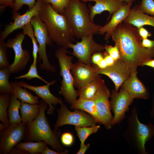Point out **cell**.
<instances>
[{
  "mask_svg": "<svg viewBox=\"0 0 154 154\" xmlns=\"http://www.w3.org/2000/svg\"><path fill=\"white\" fill-rule=\"evenodd\" d=\"M28 152L20 150L17 148L16 149H12L11 151L10 154H27Z\"/></svg>",
  "mask_w": 154,
  "mask_h": 154,
  "instance_id": "obj_47",
  "label": "cell"
},
{
  "mask_svg": "<svg viewBox=\"0 0 154 154\" xmlns=\"http://www.w3.org/2000/svg\"><path fill=\"white\" fill-rule=\"evenodd\" d=\"M150 115L151 117H153L154 115V95L152 103V108L150 111Z\"/></svg>",
  "mask_w": 154,
  "mask_h": 154,
  "instance_id": "obj_49",
  "label": "cell"
},
{
  "mask_svg": "<svg viewBox=\"0 0 154 154\" xmlns=\"http://www.w3.org/2000/svg\"><path fill=\"white\" fill-rule=\"evenodd\" d=\"M11 73L9 67L0 70V92L1 94H13V90L9 78Z\"/></svg>",
  "mask_w": 154,
  "mask_h": 154,
  "instance_id": "obj_29",
  "label": "cell"
},
{
  "mask_svg": "<svg viewBox=\"0 0 154 154\" xmlns=\"http://www.w3.org/2000/svg\"><path fill=\"white\" fill-rule=\"evenodd\" d=\"M14 0H0V9L1 11H3L7 7L12 9L14 5Z\"/></svg>",
  "mask_w": 154,
  "mask_h": 154,
  "instance_id": "obj_39",
  "label": "cell"
},
{
  "mask_svg": "<svg viewBox=\"0 0 154 154\" xmlns=\"http://www.w3.org/2000/svg\"><path fill=\"white\" fill-rule=\"evenodd\" d=\"M11 95L1 94L0 95V121L6 128L9 126L7 110L9 105Z\"/></svg>",
  "mask_w": 154,
  "mask_h": 154,
  "instance_id": "obj_28",
  "label": "cell"
},
{
  "mask_svg": "<svg viewBox=\"0 0 154 154\" xmlns=\"http://www.w3.org/2000/svg\"><path fill=\"white\" fill-rule=\"evenodd\" d=\"M36 0H14L12 13L18 12L24 5L28 6L29 10L32 8L35 5Z\"/></svg>",
  "mask_w": 154,
  "mask_h": 154,
  "instance_id": "obj_36",
  "label": "cell"
},
{
  "mask_svg": "<svg viewBox=\"0 0 154 154\" xmlns=\"http://www.w3.org/2000/svg\"><path fill=\"white\" fill-rule=\"evenodd\" d=\"M69 53L66 49L60 47L56 51L55 56L60 68L59 74L62 78L59 92L71 105L77 99L78 94V91L74 89V78L71 72L73 56L68 55L67 53Z\"/></svg>",
  "mask_w": 154,
  "mask_h": 154,
  "instance_id": "obj_6",
  "label": "cell"
},
{
  "mask_svg": "<svg viewBox=\"0 0 154 154\" xmlns=\"http://www.w3.org/2000/svg\"><path fill=\"white\" fill-rule=\"evenodd\" d=\"M104 58L103 53L101 52L94 54L92 57V62L93 64L97 65Z\"/></svg>",
  "mask_w": 154,
  "mask_h": 154,
  "instance_id": "obj_40",
  "label": "cell"
},
{
  "mask_svg": "<svg viewBox=\"0 0 154 154\" xmlns=\"http://www.w3.org/2000/svg\"><path fill=\"white\" fill-rule=\"evenodd\" d=\"M137 70L133 71L130 77L121 86L133 99H147L149 98L148 91L138 78Z\"/></svg>",
  "mask_w": 154,
  "mask_h": 154,
  "instance_id": "obj_20",
  "label": "cell"
},
{
  "mask_svg": "<svg viewBox=\"0 0 154 154\" xmlns=\"http://www.w3.org/2000/svg\"><path fill=\"white\" fill-rule=\"evenodd\" d=\"M123 22L131 24L137 28L144 25L151 26L154 28V17L143 13L137 5L131 9L129 15Z\"/></svg>",
  "mask_w": 154,
  "mask_h": 154,
  "instance_id": "obj_21",
  "label": "cell"
},
{
  "mask_svg": "<svg viewBox=\"0 0 154 154\" xmlns=\"http://www.w3.org/2000/svg\"><path fill=\"white\" fill-rule=\"evenodd\" d=\"M74 137L73 135L69 132H65L61 136L60 141L63 145L66 146H70L73 143Z\"/></svg>",
  "mask_w": 154,
  "mask_h": 154,
  "instance_id": "obj_38",
  "label": "cell"
},
{
  "mask_svg": "<svg viewBox=\"0 0 154 154\" xmlns=\"http://www.w3.org/2000/svg\"><path fill=\"white\" fill-rule=\"evenodd\" d=\"M110 97L111 110L114 114L112 122L113 126L120 123L125 118L126 112H129V106L134 99L121 88L119 92L113 90Z\"/></svg>",
  "mask_w": 154,
  "mask_h": 154,
  "instance_id": "obj_10",
  "label": "cell"
},
{
  "mask_svg": "<svg viewBox=\"0 0 154 154\" xmlns=\"http://www.w3.org/2000/svg\"><path fill=\"white\" fill-rule=\"evenodd\" d=\"M47 144L44 141L36 142H20L16 146V148L31 154L41 153Z\"/></svg>",
  "mask_w": 154,
  "mask_h": 154,
  "instance_id": "obj_27",
  "label": "cell"
},
{
  "mask_svg": "<svg viewBox=\"0 0 154 154\" xmlns=\"http://www.w3.org/2000/svg\"><path fill=\"white\" fill-rule=\"evenodd\" d=\"M71 72L74 78V86L78 88L101 76L96 72L93 64H86L79 60L73 63Z\"/></svg>",
  "mask_w": 154,
  "mask_h": 154,
  "instance_id": "obj_16",
  "label": "cell"
},
{
  "mask_svg": "<svg viewBox=\"0 0 154 154\" xmlns=\"http://www.w3.org/2000/svg\"><path fill=\"white\" fill-rule=\"evenodd\" d=\"M60 108L56 111L58 118L54 126V130L65 125H72L80 127L90 126L97 123L93 117L85 111L75 109L73 111H70L61 99Z\"/></svg>",
  "mask_w": 154,
  "mask_h": 154,
  "instance_id": "obj_8",
  "label": "cell"
},
{
  "mask_svg": "<svg viewBox=\"0 0 154 154\" xmlns=\"http://www.w3.org/2000/svg\"><path fill=\"white\" fill-rule=\"evenodd\" d=\"M39 15L46 25L51 40L60 47L69 48L75 41L65 17L56 12L50 4L43 3Z\"/></svg>",
  "mask_w": 154,
  "mask_h": 154,
  "instance_id": "obj_3",
  "label": "cell"
},
{
  "mask_svg": "<svg viewBox=\"0 0 154 154\" xmlns=\"http://www.w3.org/2000/svg\"><path fill=\"white\" fill-rule=\"evenodd\" d=\"M142 44L143 47L146 48H154V40H152L147 38L142 39Z\"/></svg>",
  "mask_w": 154,
  "mask_h": 154,
  "instance_id": "obj_42",
  "label": "cell"
},
{
  "mask_svg": "<svg viewBox=\"0 0 154 154\" xmlns=\"http://www.w3.org/2000/svg\"><path fill=\"white\" fill-rule=\"evenodd\" d=\"M41 153L42 154H63L62 153L50 149L47 145L46 146Z\"/></svg>",
  "mask_w": 154,
  "mask_h": 154,
  "instance_id": "obj_45",
  "label": "cell"
},
{
  "mask_svg": "<svg viewBox=\"0 0 154 154\" xmlns=\"http://www.w3.org/2000/svg\"><path fill=\"white\" fill-rule=\"evenodd\" d=\"M138 29L139 34L142 39L147 38L151 36V33L143 27Z\"/></svg>",
  "mask_w": 154,
  "mask_h": 154,
  "instance_id": "obj_41",
  "label": "cell"
},
{
  "mask_svg": "<svg viewBox=\"0 0 154 154\" xmlns=\"http://www.w3.org/2000/svg\"><path fill=\"white\" fill-rule=\"evenodd\" d=\"M110 95L109 89L104 84L100 88L92 99L95 103L102 124L108 129H111L112 126V122L114 117L111 112L109 100Z\"/></svg>",
  "mask_w": 154,
  "mask_h": 154,
  "instance_id": "obj_14",
  "label": "cell"
},
{
  "mask_svg": "<svg viewBox=\"0 0 154 154\" xmlns=\"http://www.w3.org/2000/svg\"><path fill=\"white\" fill-rule=\"evenodd\" d=\"M100 128L99 125H95L86 127L75 126V129L80 144H84L87 138L91 134L96 133Z\"/></svg>",
  "mask_w": 154,
  "mask_h": 154,
  "instance_id": "obj_31",
  "label": "cell"
},
{
  "mask_svg": "<svg viewBox=\"0 0 154 154\" xmlns=\"http://www.w3.org/2000/svg\"><path fill=\"white\" fill-rule=\"evenodd\" d=\"M23 78H26L28 80H30L34 78H37L41 80L46 84H48L49 83L45 80L38 74L37 70V64H35L33 62L31 65L29 70L27 73L15 78V79H16Z\"/></svg>",
  "mask_w": 154,
  "mask_h": 154,
  "instance_id": "obj_32",
  "label": "cell"
},
{
  "mask_svg": "<svg viewBox=\"0 0 154 154\" xmlns=\"http://www.w3.org/2000/svg\"><path fill=\"white\" fill-rule=\"evenodd\" d=\"M122 1H124L125 3H127V2L130 1L131 0H121Z\"/></svg>",
  "mask_w": 154,
  "mask_h": 154,
  "instance_id": "obj_50",
  "label": "cell"
},
{
  "mask_svg": "<svg viewBox=\"0 0 154 154\" xmlns=\"http://www.w3.org/2000/svg\"><path fill=\"white\" fill-rule=\"evenodd\" d=\"M93 64L97 74L106 75L110 78L114 83L115 90L117 91L133 71L120 59L115 61L112 65L105 68H100L97 65Z\"/></svg>",
  "mask_w": 154,
  "mask_h": 154,
  "instance_id": "obj_12",
  "label": "cell"
},
{
  "mask_svg": "<svg viewBox=\"0 0 154 154\" xmlns=\"http://www.w3.org/2000/svg\"><path fill=\"white\" fill-rule=\"evenodd\" d=\"M105 84L100 78L92 81L78 88L79 98L92 99L100 88Z\"/></svg>",
  "mask_w": 154,
  "mask_h": 154,
  "instance_id": "obj_23",
  "label": "cell"
},
{
  "mask_svg": "<svg viewBox=\"0 0 154 154\" xmlns=\"http://www.w3.org/2000/svg\"><path fill=\"white\" fill-rule=\"evenodd\" d=\"M42 2L50 4L53 9L56 12L63 15L65 9L69 4L70 0H42Z\"/></svg>",
  "mask_w": 154,
  "mask_h": 154,
  "instance_id": "obj_33",
  "label": "cell"
},
{
  "mask_svg": "<svg viewBox=\"0 0 154 154\" xmlns=\"http://www.w3.org/2000/svg\"><path fill=\"white\" fill-rule=\"evenodd\" d=\"M40 112L37 117L26 124L25 136L27 142L44 141L57 151L67 154L68 151L64 149L59 141L60 132L52 130L46 117L45 112L48 104L42 100L39 101Z\"/></svg>",
  "mask_w": 154,
  "mask_h": 154,
  "instance_id": "obj_2",
  "label": "cell"
},
{
  "mask_svg": "<svg viewBox=\"0 0 154 154\" xmlns=\"http://www.w3.org/2000/svg\"><path fill=\"white\" fill-rule=\"evenodd\" d=\"M104 59L106 62L108 66L112 65L115 62L114 59L106 51L103 53Z\"/></svg>",
  "mask_w": 154,
  "mask_h": 154,
  "instance_id": "obj_43",
  "label": "cell"
},
{
  "mask_svg": "<svg viewBox=\"0 0 154 154\" xmlns=\"http://www.w3.org/2000/svg\"><path fill=\"white\" fill-rule=\"evenodd\" d=\"M141 66H146L154 68V59L151 58L143 62Z\"/></svg>",
  "mask_w": 154,
  "mask_h": 154,
  "instance_id": "obj_46",
  "label": "cell"
},
{
  "mask_svg": "<svg viewBox=\"0 0 154 154\" xmlns=\"http://www.w3.org/2000/svg\"><path fill=\"white\" fill-rule=\"evenodd\" d=\"M105 51L114 59L115 61L120 59V56L117 47L115 45L112 46L106 44L105 45Z\"/></svg>",
  "mask_w": 154,
  "mask_h": 154,
  "instance_id": "obj_37",
  "label": "cell"
},
{
  "mask_svg": "<svg viewBox=\"0 0 154 154\" xmlns=\"http://www.w3.org/2000/svg\"><path fill=\"white\" fill-rule=\"evenodd\" d=\"M134 1L131 0L121 7L113 14L110 21L99 29L98 33L101 35L105 34V40H107L110 38L113 31L120 23L123 22L128 16Z\"/></svg>",
  "mask_w": 154,
  "mask_h": 154,
  "instance_id": "obj_18",
  "label": "cell"
},
{
  "mask_svg": "<svg viewBox=\"0 0 154 154\" xmlns=\"http://www.w3.org/2000/svg\"><path fill=\"white\" fill-rule=\"evenodd\" d=\"M7 47L4 40L0 39V68L9 67L7 54Z\"/></svg>",
  "mask_w": 154,
  "mask_h": 154,
  "instance_id": "obj_34",
  "label": "cell"
},
{
  "mask_svg": "<svg viewBox=\"0 0 154 154\" xmlns=\"http://www.w3.org/2000/svg\"><path fill=\"white\" fill-rule=\"evenodd\" d=\"M98 67L102 68H105L108 66L105 60L103 58L97 65Z\"/></svg>",
  "mask_w": 154,
  "mask_h": 154,
  "instance_id": "obj_48",
  "label": "cell"
},
{
  "mask_svg": "<svg viewBox=\"0 0 154 154\" xmlns=\"http://www.w3.org/2000/svg\"><path fill=\"white\" fill-rule=\"evenodd\" d=\"M110 36L118 48L120 59L133 71L143 62L154 57V48L143 46L138 28L131 24L123 22L113 31Z\"/></svg>",
  "mask_w": 154,
  "mask_h": 154,
  "instance_id": "obj_1",
  "label": "cell"
},
{
  "mask_svg": "<svg viewBox=\"0 0 154 154\" xmlns=\"http://www.w3.org/2000/svg\"><path fill=\"white\" fill-rule=\"evenodd\" d=\"M63 15L73 35L78 39L98 33L101 27L91 20L89 8L81 0H70Z\"/></svg>",
  "mask_w": 154,
  "mask_h": 154,
  "instance_id": "obj_4",
  "label": "cell"
},
{
  "mask_svg": "<svg viewBox=\"0 0 154 154\" xmlns=\"http://www.w3.org/2000/svg\"><path fill=\"white\" fill-rule=\"evenodd\" d=\"M90 146V143L87 144H80V148L76 153V154H84L87 150L89 148Z\"/></svg>",
  "mask_w": 154,
  "mask_h": 154,
  "instance_id": "obj_44",
  "label": "cell"
},
{
  "mask_svg": "<svg viewBox=\"0 0 154 154\" xmlns=\"http://www.w3.org/2000/svg\"><path fill=\"white\" fill-rule=\"evenodd\" d=\"M25 35L23 32L18 33L15 38L9 39L6 43L7 47L12 48L15 53L14 61L9 67L11 73H17L23 70L30 60L29 52L22 47Z\"/></svg>",
  "mask_w": 154,
  "mask_h": 154,
  "instance_id": "obj_11",
  "label": "cell"
},
{
  "mask_svg": "<svg viewBox=\"0 0 154 154\" xmlns=\"http://www.w3.org/2000/svg\"><path fill=\"white\" fill-rule=\"evenodd\" d=\"M22 29L23 30V33L25 35H26L29 36L33 44L32 55L33 57V62L37 64L39 45L37 44L38 42L35 35L32 25L30 22L23 26Z\"/></svg>",
  "mask_w": 154,
  "mask_h": 154,
  "instance_id": "obj_30",
  "label": "cell"
},
{
  "mask_svg": "<svg viewBox=\"0 0 154 154\" xmlns=\"http://www.w3.org/2000/svg\"><path fill=\"white\" fill-rule=\"evenodd\" d=\"M127 126L123 136L130 147L140 154H147L145 145L154 136V125L150 122H140L135 106L131 109L127 120Z\"/></svg>",
  "mask_w": 154,
  "mask_h": 154,
  "instance_id": "obj_5",
  "label": "cell"
},
{
  "mask_svg": "<svg viewBox=\"0 0 154 154\" xmlns=\"http://www.w3.org/2000/svg\"><path fill=\"white\" fill-rule=\"evenodd\" d=\"M84 2L93 1L95 3L94 5L89 4L90 16L91 20L93 21L95 16L105 11L110 13L109 19L111 15L122 6L127 3L121 0H81Z\"/></svg>",
  "mask_w": 154,
  "mask_h": 154,
  "instance_id": "obj_19",
  "label": "cell"
},
{
  "mask_svg": "<svg viewBox=\"0 0 154 154\" xmlns=\"http://www.w3.org/2000/svg\"><path fill=\"white\" fill-rule=\"evenodd\" d=\"M138 7L143 13L154 17V0H142Z\"/></svg>",
  "mask_w": 154,
  "mask_h": 154,
  "instance_id": "obj_35",
  "label": "cell"
},
{
  "mask_svg": "<svg viewBox=\"0 0 154 154\" xmlns=\"http://www.w3.org/2000/svg\"><path fill=\"white\" fill-rule=\"evenodd\" d=\"M56 82V81L54 80L46 85L39 86H32L23 81H19L18 84L21 86L34 92L46 103L49 106L47 113L51 115L53 114L55 109L52 105L55 106L60 104L61 99L52 94L49 90L50 86Z\"/></svg>",
  "mask_w": 154,
  "mask_h": 154,
  "instance_id": "obj_17",
  "label": "cell"
},
{
  "mask_svg": "<svg viewBox=\"0 0 154 154\" xmlns=\"http://www.w3.org/2000/svg\"><path fill=\"white\" fill-rule=\"evenodd\" d=\"M71 105V109L82 110L92 116L97 123L102 124V121L98 113L95 103L93 99L79 98Z\"/></svg>",
  "mask_w": 154,
  "mask_h": 154,
  "instance_id": "obj_22",
  "label": "cell"
},
{
  "mask_svg": "<svg viewBox=\"0 0 154 154\" xmlns=\"http://www.w3.org/2000/svg\"><path fill=\"white\" fill-rule=\"evenodd\" d=\"M93 35L83 37L80 42L76 44L72 43L69 48L73 50L70 53L76 57L78 60L86 64H92V57L94 53L102 52L105 50V45L98 44L94 40Z\"/></svg>",
  "mask_w": 154,
  "mask_h": 154,
  "instance_id": "obj_9",
  "label": "cell"
},
{
  "mask_svg": "<svg viewBox=\"0 0 154 154\" xmlns=\"http://www.w3.org/2000/svg\"><path fill=\"white\" fill-rule=\"evenodd\" d=\"M26 127V124L22 122L13 124L0 133V154H10L13 147L25 137Z\"/></svg>",
  "mask_w": 154,
  "mask_h": 154,
  "instance_id": "obj_13",
  "label": "cell"
},
{
  "mask_svg": "<svg viewBox=\"0 0 154 154\" xmlns=\"http://www.w3.org/2000/svg\"><path fill=\"white\" fill-rule=\"evenodd\" d=\"M20 110L22 122L26 124L35 119L38 116L40 111L39 104H31L21 102Z\"/></svg>",
  "mask_w": 154,
  "mask_h": 154,
  "instance_id": "obj_25",
  "label": "cell"
},
{
  "mask_svg": "<svg viewBox=\"0 0 154 154\" xmlns=\"http://www.w3.org/2000/svg\"><path fill=\"white\" fill-rule=\"evenodd\" d=\"M10 83L13 90L14 95L21 102L31 104L39 103L38 96H34L27 88L21 86L17 81Z\"/></svg>",
  "mask_w": 154,
  "mask_h": 154,
  "instance_id": "obj_24",
  "label": "cell"
},
{
  "mask_svg": "<svg viewBox=\"0 0 154 154\" xmlns=\"http://www.w3.org/2000/svg\"><path fill=\"white\" fill-rule=\"evenodd\" d=\"M34 33L38 43V57L37 61H42L39 67L42 70H45L51 73L56 71L55 67L52 65L49 62L47 55L46 47L47 45H51L53 42L50 39L47 27L41 20L39 15L34 16L31 21Z\"/></svg>",
  "mask_w": 154,
  "mask_h": 154,
  "instance_id": "obj_7",
  "label": "cell"
},
{
  "mask_svg": "<svg viewBox=\"0 0 154 154\" xmlns=\"http://www.w3.org/2000/svg\"><path fill=\"white\" fill-rule=\"evenodd\" d=\"M21 104V102L18 100L13 94H11L8 111L9 125L22 122L21 117L19 115V111Z\"/></svg>",
  "mask_w": 154,
  "mask_h": 154,
  "instance_id": "obj_26",
  "label": "cell"
},
{
  "mask_svg": "<svg viewBox=\"0 0 154 154\" xmlns=\"http://www.w3.org/2000/svg\"><path fill=\"white\" fill-rule=\"evenodd\" d=\"M43 3L42 0H37L32 8L28 9L22 15L18 12L12 13L14 21L5 25L4 30L1 33L0 39L4 40L14 31L22 29L25 25L31 22L34 16L39 14Z\"/></svg>",
  "mask_w": 154,
  "mask_h": 154,
  "instance_id": "obj_15",
  "label": "cell"
}]
</instances>
